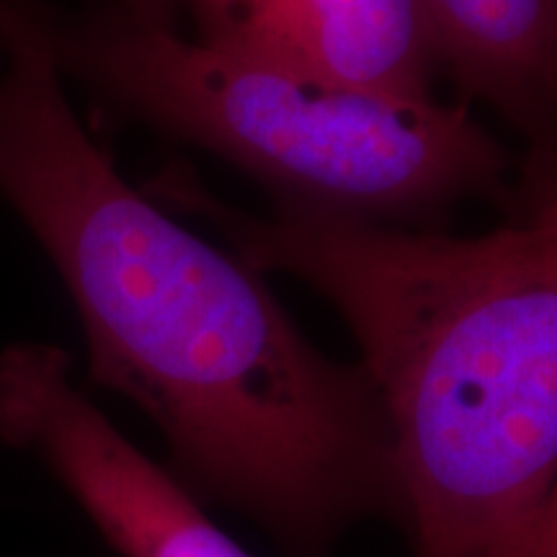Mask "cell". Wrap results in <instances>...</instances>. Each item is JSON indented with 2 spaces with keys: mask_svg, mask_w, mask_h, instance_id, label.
Listing matches in <instances>:
<instances>
[{
  "mask_svg": "<svg viewBox=\"0 0 557 557\" xmlns=\"http://www.w3.org/2000/svg\"><path fill=\"white\" fill-rule=\"evenodd\" d=\"M0 438L37 457L122 557H253L90 403L60 348L0 351Z\"/></svg>",
  "mask_w": 557,
  "mask_h": 557,
  "instance_id": "obj_4",
  "label": "cell"
},
{
  "mask_svg": "<svg viewBox=\"0 0 557 557\" xmlns=\"http://www.w3.org/2000/svg\"><path fill=\"white\" fill-rule=\"evenodd\" d=\"M178 0H127V9L135 16L150 21V24L173 29V11H176Z\"/></svg>",
  "mask_w": 557,
  "mask_h": 557,
  "instance_id": "obj_8",
  "label": "cell"
},
{
  "mask_svg": "<svg viewBox=\"0 0 557 557\" xmlns=\"http://www.w3.org/2000/svg\"><path fill=\"white\" fill-rule=\"evenodd\" d=\"M261 274L323 295L357 338L393 436L416 557H529L557 485V189L483 235L181 194Z\"/></svg>",
  "mask_w": 557,
  "mask_h": 557,
  "instance_id": "obj_2",
  "label": "cell"
},
{
  "mask_svg": "<svg viewBox=\"0 0 557 557\" xmlns=\"http://www.w3.org/2000/svg\"><path fill=\"white\" fill-rule=\"evenodd\" d=\"M529 557H557V485L549 496V504L545 508V517H542L540 532L534 537L532 553Z\"/></svg>",
  "mask_w": 557,
  "mask_h": 557,
  "instance_id": "obj_7",
  "label": "cell"
},
{
  "mask_svg": "<svg viewBox=\"0 0 557 557\" xmlns=\"http://www.w3.org/2000/svg\"><path fill=\"white\" fill-rule=\"evenodd\" d=\"M197 37L354 86L429 99L436 54L421 0H178Z\"/></svg>",
  "mask_w": 557,
  "mask_h": 557,
  "instance_id": "obj_5",
  "label": "cell"
},
{
  "mask_svg": "<svg viewBox=\"0 0 557 557\" xmlns=\"http://www.w3.org/2000/svg\"><path fill=\"white\" fill-rule=\"evenodd\" d=\"M436 67L519 124L557 101V0H421Z\"/></svg>",
  "mask_w": 557,
  "mask_h": 557,
  "instance_id": "obj_6",
  "label": "cell"
},
{
  "mask_svg": "<svg viewBox=\"0 0 557 557\" xmlns=\"http://www.w3.org/2000/svg\"><path fill=\"white\" fill-rule=\"evenodd\" d=\"M52 47L127 114L225 158L284 205L374 220L504 191L508 152L465 101L220 50L129 9L52 26Z\"/></svg>",
  "mask_w": 557,
  "mask_h": 557,
  "instance_id": "obj_3",
  "label": "cell"
},
{
  "mask_svg": "<svg viewBox=\"0 0 557 557\" xmlns=\"http://www.w3.org/2000/svg\"><path fill=\"white\" fill-rule=\"evenodd\" d=\"M0 197L67 284L90 377L150 418L194 496L284 557H336L364 521H398L367 369L318 351L261 271L120 176L62 94L37 0H0Z\"/></svg>",
  "mask_w": 557,
  "mask_h": 557,
  "instance_id": "obj_1",
  "label": "cell"
}]
</instances>
